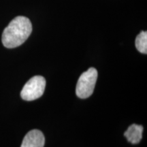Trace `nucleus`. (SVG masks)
Instances as JSON below:
<instances>
[{"label":"nucleus","instance_id":"5","mask_svg":"<svg viewBox=\"0 0 147 147\" xmlns=\"http://www.w3.org/2000/svg\"><path fill=\"white\" fill-rule=\"evenodd\" d=\"M143 130L144 127L142 125L132 124L124 133V136L126 138L128 142H131L132 144H137L142 138Z\"/></svg>","mask_w":147,"mask_h":147},{"label":"nucleus","instance_id":"6","mask_svg":"<svg viewBox=\"0 0 147 147\" xmlns=\"http://www.w3.org/2000/svg\"><path fill=\"white\" fill-rule=\"evenodd\" d=\"M136 47L140 53H147V32L142 31L136 38Z\"/></svg>","mask_w":147,"mask_h":147},{"label":"nucleus","instance_id":"3","mask_svg":"<svg viewBox=\"0 0 147 147\" xmlns=\"http://www.w3.org/2000/svg\"><path fill=\"white\" fill-rule=\"evenodd\" d=\"M45 87L46 80L43 76H34L25 84L21 92V96L25 101L37 100L43 95Z\"/></svg>","mask_w":147,"mask_h":147},{"label":"nucleus","instance_id":"1","mask_svg":"<svg viewBox=\"0 0 147 147\" xmlns=\"http://www.w3.org/2000/svg\"><path fill=\"white\" fill-rule=\"evenodd\" d=\"M32 32V25L28 18L18 16L14 18L3 30L1 41L8 49H14L23 44Z\"/></svg>","mask_w":147,"mask_h":147},{"label":"nucleus","instance_id":"2","mask_svg":"<svg viewBox=\"0 0 147 147\" xmlns=\"http://www.w3.org/2000/svg\"><path fill=\"white\" fill-rule=\"evenodd\" d=\"M97 78V71L94 67H90L79 77L76 84V93L80 99L91 96L94 91Z\"/></svg>","mask_w":147,"mask_h":147},{"label":"nucleus","instance_id":"4","mask_svg":"<svg viewBox=\"0 0 147 147\" xmlns=\"http://www.w3.org/2000/svg\"><path fill=\"white\" fill-rule=\"evenodd\" d=\"M45 138L43 133L38 129L29 131L24 137L21 147H44Z\"/></svg>","mask_w":147,"mask_h":147}]
</instances>
